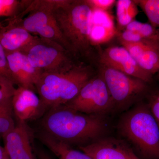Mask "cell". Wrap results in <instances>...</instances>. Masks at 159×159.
Instances as JSON below:
<instances>
[{
  "label": "cell",
  "instance_id": "obj_28",
  "mask_svg": "<svg viewBox=\"0 0 159 159\" xmlns=\"http://www.w3.org/2000/svg\"><path fill=\"white\" fill-rule=\"evenodd\" d=\"M6 154V152L5 148L0 145V159H3Z\"/></svg>",
  "mask_w": 159,
  "mask_h": 159
},
{
  "label": "cell",
  "instance_id": "obj_25",
  "mask_svg": "<svg viewBox=\"0 0 159 159\" xmlns=\"http://www.w3.org/2000/svg\"><path fill=\"white\" fill-rule=\"evenodd\" d=\"M148 106L159 127V92L152 96Z\"/></svg>",
  "mask_w": 159,
  "mask_h": 159
},
{
  "label": "cell",
  "instance_id": "obj_23",
  "mask_svg": "<svg viewBox=\"0 0 159 159\" xmlns=\"http://www.w3.org/2000/svg\"><path fill=\"white\" fill-rule=\"evenodd\" d=\"M86 2L93 10L106 11L116 2L115 0H86Z\"/></svg>",
  "mask_w": 159,
  "mask_h": 159
},
{
  "label": "cell",
  "instance_id": "obj_24",
  "mask_svg": "<svg viewBox=\"0 0 159 159\" xmlns=\"http://www.w3.org/2000/svg\"><path fill=\"white\" fill-rule=\"evenodd\" d=\"M144 40L143 38L135 31L124 29L119 36V40L126 42L135 43Z\"/></svg>",
  "mask_w": 159,
  "mask_h": 159
},
{
  "label": "cell",
  "instance_id": "obj_20",
  "mask_svg": "<svg viewBox=\"0 0 159 159\" xmlns=\"http://www.w3.org/2000/svg\"><path fill=\"white\" fill-rule=\"evenodd\" d=\"M135 2L144 11L150 24L159 28V0H135Z\"/></svg>",
  "mask_w": 159,
  "mask_h": 159
},
{
  "label": "cell",
  "instance_id": "obj_9",
  "mask_svg": "<svg viewBox=\"0 0 159 159\" xmlns=\"http://www.w3.org/2000/svg\"><path fill=\"white\" fill-rule=\"evenodd\" d=\"M99 61L102 66L115 69L148 83L152 80L153 76L141 68L130 53L122 46H114L105 49L100 55Z\"/></svg>",
  "mask_w": 159,
  "mask_h": 159
},
{
  "label": "cell",
  "instance_id": "obj_16",
  "mask_svg": "<svg viewBox=\"0 0 159 159\" xmlns=\"http://www.w3.org/2000/svg\"><path fill=\"white\" fill-rule=\"evenodd\" d=\"M36 137L59 159H92L86 153L58 140L45 132H38Z\"/></svg>",
  "mask_w": 159,
  "mask_h": 159
},
{
  "label": "cell",
  "instance_id": "obj_10",
  "mask_svg": "<svg viewBox=\"0 0 159 159\" xmlns=\"http://www.w3.org/2000/svg\"><path fill=\"white\" fill-rule=\"evenodd\" d=\"M11 103L18 122L27 123L40 119L48 111L35 91L21 87L15 90Z\"/></svg>",
  "mask_w": 159,
  "mask_h": 159
},
{
  "label": "cell",
  "instance_id": "obj_13",
  "mask_svg": "<svg viewBox=\"0 0 159 159\" xmlns=\"http://www.w3.org/2000/svg\"><path fill=\"white\" fill-rule=\"evenodd\" d=\"M6 54L15 85L36 92L35 85L41 73L32 66L21 51L6 52Z\"/></svg>",
  "mask_w": 159,
  "mask_h": 159
},
{
  "label": "cell",
  "instance_id": "obj_29",
  "mask_svg": "<svg viewBox=\"0 0 159 159\" xmlns=\"http://www.w3.org/2000/svg\"><path fill=\"white\" fill-rule=\"evenodd\" d=\"M3 159H9V156H8V155L6 153V155L5 156V157H4V158Z\"/></svg>",
  "mask_w": 159,
  "mask_h": 159
},
{
  "label": "cell",
  "instance_id": "obj_26",
  "mask_svg": "<svg viewBox=\"0 0 159 159\" xmlns=\"http://www.w3.org/2000/svg\"><path fill=\"white\" fill-rule=\"evenodd\" d=\"M34 150L37 159H53L52 157L44 149L34 148Z\"/></svg>",
  "mask_w": 159,
  "mask_h": 159
},
{
  "label": "cell",
  "instance_id": "obj_27",
  "mask_svg": "<svg viewBox=\"0 0 159 159\" xmlns=\"http://www.w3.org/2000/svg\"><path fill=\"white\" fill-rule=\"evenodd\" d=\"M152 40L159 50V28L157 29L156 34Z\"/></svg>",
  "mask_w": 159,
  "mask_h": 159
},
{
  "label": "cell",
  "instance_id": "obj_17",
  "mask_svg": "<svg viewBox=\"0 0 159 159\" xmlns=\"http://www.w3.org/2000/svg\"><path fill=\"white\" fill-rule=\"evenodd\" d=\"M137 4L132 0H119L116 2L117 18L119 26L126 27L134 20L139 13Z\"/></svg>",
  "mask_w": 159,
  "mask_h": 159
},
{
  "label": "cell",
  "instance_id": "obj_12",
  "mask_svg": "<svg viewBox=\"0 0 159 159\" xmlns=\"http://www.w3.org/2000/svg\"><path fill=\"white\" fill-rule=\"evenodd\" d=\"M78 148L92 159H141L126 142L115 138L103 137Z\"/></svg>",
  "mask_w": 159,
  "mask_h": 159
},
{
  "label": "cell",
  "instance_id": "obj_1",
  "mask_svg": "<svg viewBox=\"0 0 159 159\" xmlns=\"http://www.w3.org/2000/svg\"><path fill=\"white\" fill-rule=\"evenodd\" d=\"M41 130L71 146H85L103 137V116L80 112L66 105L49 110L39 120Z\"/></svg>",
  "mask_w": 159,
  "mask_h": 159
},
{
  "label": "cell",
  "instance_id": "obj_6",
  "mask_svg": "<svg viewBox=\"0 0 159 159\" xmlns=\"http://www.w3.org/2000/svg\"><path fill=\"white\" fill-rule=\"evenodd\" d=\"M19 17L16 16L21 25L30 33L57 43L67 50L54 17L51 0L31 1Z\"/></svg>",
  "mask_w": 159,
  "mask_h": 159
},
{
  "label": "cell",
  "instance_id": "obj_5",
  "mask_svg": "<svg viewBox=\"0 0 159 159\" xmlns=\"http://www.w3.org/2000/svg\"><path fill=\"white\" fill-rule=\"evenodd\" d=\"M21 52L41 74L65 72L81 62L59 44L39 37Z\"/></svg>",
  "mask_w": 159,
  "mask_h": 159
},
{
  "label": "cell",
  "instance_id": "obj_14",
  "mask_svg": "<svg viewBox=\"0 0 159 159\" xmlns=\"http://www.w3.org/2000/svg\"><path fill=\"white\" fill-rule=\"evenodd\" d=\"M7 20L6 25L0 23V44L6 52L23 51L37 36L24 29L16 17Z\"/></svg>",
  "mask_w": 159,
  "mask_h": 159
},
{
  "label": "cell",
  "instance_id": "obj_21",
  "mask_svg": "<svg viewBox=\"0 0 159 159\" xmlns=\"http://www.w3.org/2000/svg\"><path fill=\"white\" fill-rule=\"evenodd\" d=\"M125 29L139 33L144 39H153L156 34L157 29L150 24L140 22L134 20L127 25Z\"/></svg>",
  "mask_w": 159,
  "mask_h": 159
},
{
  "label": "cell",
  "instance_id": "obj_8",
  "mask_svg": "<svg viewBox=\"0 0 159 159\" xmlns=\"http://www.w3.org/2000/svg\"><path fill=\"white\" fill-rule=\"evenodd\" d=\"M65 105L83 113L101 116L115 108L108 89L100 74L89 80L78 95Z\"/></svg>",
  "mask_w": 159,
  "mask_h": 159
},
{
  "label": "cell",
  "instance_id": "obj_19",
  "mask_svg": "<svg viewBox=\"0 0 159 159\" xmlns=\"http://www.w3.org/2000/svg\"><path fill=\"white\" fill-rule=\"evenodd\" d=\"M30 1L0 0V17L11 18L18 16L27 8Z\"/></svg>",
  "mask_w": 159,
  "mask_h": 159
},
{
  "label": "cell",
  "instance_id": "obj_2",
  "mask_svg": "<svg viewBox=\"0 0 159 159\" xmlns=\"http://www.w3.org/2000/svg\"><path fill=\"white\" fill-rule=\"evenodd\" d=\"M66 49L77 61L92 57L93 10L86 0H51Z\"/></svg>",
  "mask_w": 159,
  "mask_h": 159
},
{
  "label": "cell",
  "instance_id": "obj_3",
  "mask_svg": "<svg viewBox=\"0 0 159 159\" xmlns=\"http://www.w3.org/2000/svg\"><path fill=\"white\" fill-rule=\"evenodd\" d=\"M119 129L140 158L159 159V127L148 105L139 104L125 113Z\"/></svg>",
  "mask_w": 159,
  "mask_h": 159
},
{
  "label": "cell",
  "instance_id": "obj_4",
  "mask_svg": "<svg viewBox=\"0 0 159 159\" xmlns=\"http://www.w3.org/2000/svg\"><path fill=\"white\" fill-rule=\"evenodd\" d=\"M94 76L91 66L77 63L65 72L41 74L35 85L36 93L49 110L74 99Z\"/></svg>",
  "mask_w": 159,
  "mask_h": 159
},
{
  "label": "cell",
  "instance_id": "obj_22",
  "mask_svg": "<svg viewBox=\"0 0 159 159\" xmlns=\"http://www.w3.org/2000/svg\"><path fill=\"white\" fill-rule=\"evenodd\" d=\"M2 80H9L14 84L9 69L6 51L0 44V81Z\"/></svg>",
  "mask_w": 159,
  "mask_h": 159
},
{
  "label": "cell",
  "instance_id": "obj_11",
  "mask_svg": "<svg viewBox=\"0 0 159 159\" xmlns=\"http://www.w3.org/2000/svg\"><path fill=\"white\" fill-rule=\"evenodd\" d=\"M34 133L27 123L18 122L2 136L5 150L10 159H37L32 145Z\"/></svg>",
  "mask_w": 159,
  "mask_h": 159
},
{
  "label": "cell",
  "instance_id": "obj_7",
  "mask_svg": "<svg viewBox=\"0 0 159 159\" xmlns=\"http://www.w3.org/2000/svg\"><path fill=\"white\" fill-rule=\"evenodd\" d=\"M102 69L100 74L105 81L115 107L128 106L148 90V83L142 80L105 66Z\"/></svg>",
  "mask_w": 159,
  "mask_h": 159
},
{
  "label": "cell",
  "instance_id": "obj_15",
  "mask_svg": "<svg viewBox=\"0 0 159 159\" xmlns=\"http://www.w3.org/2000/svg\"><path fill=\"white\" fill-rule=\"evenodd\" d=\"M120 41L141 68L152 76L159 72V50L152 39L135 43Z\"/></svg>",
  "mask_w": 159,
  "mask_h": 159
},
{
  "label": "cell",
  "instance_id": "obj_18",
  "mask_svg": "<svg viewBox=\"0 0 159 159\" xmlns=\"http://www.w3.org/2000/svg\"><path fill=\"white\" fill-rule=\"evenodd\" d=\"M11 98L0 103V135L2 136L12 130L16 126Z\"/></svg>",
  "mask_w": 159,
  "mask_h": 159
}]
</instances>
